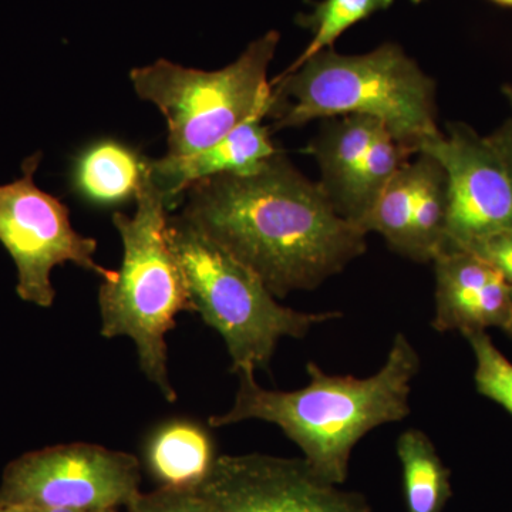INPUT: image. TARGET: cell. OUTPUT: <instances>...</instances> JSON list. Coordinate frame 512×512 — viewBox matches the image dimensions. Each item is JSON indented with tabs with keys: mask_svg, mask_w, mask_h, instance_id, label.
<instances>
[{
	"mask_svg": "<svg viewBox=\"0 0 512 512\" xmlns=\"http://www.w3.org/2000/svg\"><path fill=\"white\" fill-rule=\"evenodd\" d=\"M181 217L247 266L276 299L311 291L366 252L319 183L279 151L255 173L217 175L184 192Z\"/></svg>",
	"mask_w": 512,
	"mask_h": 512,
	"instance_id": "cell-1",
	"label": "cell"
},
{
	"mask_svg": "<svg viewBox=\"0 0 512 512\" xmlns=\"http://www.w3.org/2000/svg\"><path fill=\"white\" fill-rule=\"evenodd\" d=\"M420 369L419 352L397 332L386 362L369 377L329 375L308 362L309 383L281 392L259 386L255 370H239L234 404L208 424L214 429L249 420L274 424L322 480L342 485L357 443L377 427L399 423L412 413L410 394Z\"/></svg>",
	"mask_w": 512,
	"mask_h": 512,
	"instance_id": "cell-2",
	"label": "cell"
},
{
	"mask_svg": "<svg viewBox=\"0 0 512 512\" xmlns=\"http://www.w3.org/2000/svg\"><path fill=\"white\" fill-rule=\"evenodd\" d=\"M275 130L313 120L363 114L379 120L412 153L440 134L436 83L396 43L363 55H340L333 47L271 83Z\"/></svg>",
	"mask_w": 512,
	"mask_h": 512,
	"instance_id": "cell-3",
	"label": "cell"
},
{
	"mask_svg": "<svg viewBox=\"0 0 512 512\" xmlns=\"http://www.w3.org/2000/svg\"><path fill=\"white\" fill-rule=\"evenodd\" d=\"M133 215L116 212L113 224L123 244L116 281L99 289L100 333L128 338L136 346L138 366L167 402L177 400L168 372L167 336L181 312L192 311L180 262L167 238V195L150 170L136 195Z\"/></svg>",
	"mask_w": 512,
	"mask_h": 512,
	"instance_id": "cell-4",
	"label": "cell"
},
{
	"mask_svg": "<svg viewBox=\"0 0 512 512\" xmlns=\"http://www.w3.org/2000/svg\"><path fill=\"white\" fill-rule=\"evenodd\" d=\"M167 238L183 269L192 312L220 333L232 373L268 369L281 339L305 338L315 326L342 316L281 305L251 269L180 214L168 217Z\"/></svg>",
	"mask_w": 512,
	"mask_h": 512,
	"instance_id": "cell-5",
	"label": "cell"
},
{
	"mask_svg": "<svg viewBox=\"0 0 512 512\" xmlns=\"http://www.w3.org/2000/svg\"><path fill=\"white\" fill-rule=\"evenodd\" d=\"M279 39V33L271 30L252 42L234 63L215 72L188 69L165 59L131 70L137 96L153 103L167 121L165 157L194 156L255 113L266 111L269 116L274 93L268 69Z\"/></svg>",
	"mask_w": 512,
	"mask_h": 512,
	"instance_id": "cell-6",
	"label": "cell"
},
{
	"mask_svg": "<svg viewBox=\"0 0 512 512\" xmlns=\"http://www.w3.org/2000/svg\"><path fill=\"white\" fill-rule=\"evenodd\" d=\"M42 157L37 151L26 158L22 177L0 185V244L15 262L19 298L50 308L56 298L50 276L56 266L70 262L103 282L116 281L119 274L96 261V239L73 228L69 208L37 187L35 174Z\"/></svg>",
	"mask_w": 512,
	"mask_h": 512,
	"instance_id": "cell-7",
	"label": "cell"
},
{
	"mask_svg": "<svg viewBox=\"0 0 512 512\" xmlns=\"http://www.w3.org/2000/svg\"><path fill=\"white\" fill-rule=\"evenodd\" d=\"M136 456L97 444H59L10 461L0 483V504L114 510L140 494Z\"/></svg>",
	"mask_w": 512,
	"mask_h": 512,
	"instance_id": "cell-8",
	"label": "cell"
},
{
	"mask_svg": "<svg viewBox=\"0 0 512 512\" xmlns=\"http://www.w3.org/2000/svg\"><path fill=\"white\" fill-rule=\"evenodd\" d=\"M204 512H372L366 497L322 480L303 458L218 456L197 487Z\"/></svg>",
	"mask_w": 512,
	"mask_h": 512,
	"instance_id": "cell-9",
	"label": "cell"
},
{
	"mask_svg": "<svg viewBox=\"0 0 512 512\" xmlns=\"http://www.w3.org/2000/svg\"><path fill=\"white\" fill-rule=\"evenodd\" d=\"M417 153L436 158L446 173L444 248H466L485 235L512 228V171L490 137H481L467 124L450 123L446 134L424 141Z\"/></svg>",
	"mask_w": 512,
	"mask_h": 512,
	"instance_id": "cell-10",
	"label": "cell"
},
{
	"mask_svg": "<svg viewBox=\"0 0 512 512\" xmlns=\"http://www.w3.org/2000/svg\"><path fill=\"white\" fill-rule=\"evenodd\" d=\"M436 292L431 326L440 333L507 330L512 288L493 266L464 248H444L433 259Z\"/></svg>",
	"mask_w": 512,
	"mask_h": 512,
	"instance_id": "cell-11",
	"label": "cell"
},
{
	"mask_svg": "<svg viewBox=\"0 0 512 512\" xmlns=\"http://www.w3.org/2000/svg\"><path fill=\"white\" fill-rule=\"evenodd\" d=\"M265 117L266 111L255 113L217 144L194 156L148 160L151 178L167 195L170 207L198 181L217 175L252 174L276 156L279 150L272 143L269 127L262 123Z\"/></svg>",
	"mask_w": 512,
	"mask_h": 512,
	"instance_id": "cell-12",
	"label": "cell"
},
{
	"mask_svg": "<svg viewBox=\"0 0 512 512\" xmlns=\"http://www.w3.org/2000/svg\"><path fill=\"white\" fill-rule=\"evenodd\" d=\"M217 457L211 434L192 420L167 421L144 444L148 471L160 487H198L210 474Z\"/></svg>",
	"mask_w": 512,
	"mask_h": 512,
	"instance_id": "cell-13",
	"label": "cell"
},
{
	"mask_svg": "<svg viewBox=\"0 0 512 512\" xmlns=\"http://www.w3.org/2000/svg\"><path fill=\"white\" fill-rule=\"evenodd\" d=\"M148 171V160L119 141L92 144L77 157L73 187L84 200L116 205L136 197Z\"/></svg>",
	"mask_w": 512,
	"mask_h": 512,
	"instance_id": "cell-14",
	"label": "cell"
},
{
	"mask_svg": "<svg viewBox=\"0 0 512 512\" xmlns=\"http://www.w3.org/2000/svg\"><path fill=\"white\" fill-rule=\"evenodd\" d=\"M414 156L416 154L400 144L383 127L348 181L330 197V204L340 217L362 229L367 215L394 175Z\"/></svg>",
	"mask_w": 512,
	"mask_h": 512,
	"instance_id": "cell-15",
	"label": "cell"
},
{
	"mask_svg": "<svg viewBox=\"0 0 512 512\" xmlns=\"http://www.w3.org/2000/svg\"><path fill=\"white\" fill-rule=\"evenodd\" d=\"M383 127L379 120L363 114L333 117L303 150L318 163L319 185L328 200L348 181Z\"/></svg>",
	"mask_w": 512,
	"mask_h": 512,
	"instance_id": "cell-16",
	"label": "cell"
},
{
	"mask_svg": "<svg viewBox=\"0 0 512 512\" xmlns=\"http://www.w3.org/2000/svg\"><path fill=\"white\" fill-rule=\"evenodd\" d=\"M402 466L403 494L407 512H444L450 498V468L423 430L409 429L396 443Z\"/></svg>",
	"mask_w": 512,
	"mask_h": 512,
	"instance_id": "cell-17",
	"label": "cell"
},
{
	"mask_svg": "<svg viewBox=\"0 0 512 512\" xmlns=\"http://www.w3.org/2000/svg\"><path fill=\"white\" fill-rule=\"evenodd\" d=\"M419 187L414 205L412 241L407 258L414 262H433L447 241V177L436 158L417 153Z\"/></svg>",
	"mask_w": 512,
	"mask_h": 512,
	"instance_id": "cell-18",
	"label": "cell"
},
{
	"mask_svg": "<svg viewBox=\"0 0 512 512\" xmlns=\"http://www.w3.org/2000/svg\"><path fill=\"white\" fill-rule=\"evenodd\" d=\"M417 187L419 164L414 156L397 171L362 225L363 232L379 234L393 251L406 258L412 241Z\"/></svg>",
	"mask_w": 512,
	"mask_h": 512,
	"instance_id": "cell-19",
	"label": "cell"
},
{
	"mask_svg": "<svg viewBox=\"0 0 512 512\" xmlns=\"http://www.w3.org/2000/svg\"><path fill=\"white\" fill-rule=\"evenodd\" d=\"M394 0H322L309 15L299 16L298 23L311 30L312 40L301 56L284 73H291L306 60L335 45L346 30L377 12L387 10Z\"/></svg>",
	"mask_w": 512,
	"mask_h": 512,
	"instance_id": "cell-20",
	"label": "cell"
},
{
	"mask_svg": "<svg viewBox=\"0 0 512 512\" xmlns=\"http://www.w3.org/2000/svg\"><path fill=\"white\" fill-rule=\"evenodd\" d=\"M476 357L477 392L493 400L512 416V362L494 345L487 332L464 335Z\"/></svg>",
	"mask_w": 512,
	"mask_h": 512,
	"instance_id": "cell-21",
	"label": "cell"
},
{
	"mask_svg": "<svg viewBox=\"0 0 512 512\" xmlns=\"http://www.w3.org/2000/svg\"><path fill=\"white\" fill-rule=\"evenodd\" d=\"M127 512H204L197 487H160L151 493L137 494Z\"/></svg>",
	"mask_w": 512,
	"mask_h": 512,
	"instance_id": "cell-22",
	"label": "cell"
},
{
	"mask_svg": "<svg viewBox=\"0 0 512 512\" xmlns=\"http://www.w3.org/2000/svg\"><path fill=\"white\" fill-rule=\"evenodd\" d=\"M464 249L493 266L512 288V228L485 235Z\"/></svg>",
	"mask_w": 512,
	"mask_h": 512,
	"instance_id": "cell-23",
	"label": "cell"
},
{
	"mask_svg": "<svg viewBox=\"0 0 512 512\" xmlns=\"http://www.w3.org/2000/svg\"><path fill=\"white\" fill-rule=\"evenodd\" d=\"M490 140L493 141L494 146L500 151L505 163L508 164L512 171V120L507 121V123L498 128L493 136H490Z\"/></svg>",
	"mask_w": 512,
	"mask_h": 512,
	"instance_id": "cell-24",
	"label": "cell"
},
{
	"mask_svg": "<svg viewBox=\"0 0 512 512\" xmlns=\"http://www.w3.org/2000/svg\"><path fill=\"white\" fill-rule=\"evenodd\" d=\"M36 512H89L67 507H32Z\"/></svg>",
	"mask_w": 512,
	"mask_h": 512,
	"instance_id": "cell-25",
	"label": "cell"
},
{
	"mask_svg": "<svg viewBox=\"0 0 512 512\" xmlns=\"http://www.w3.org/2000/svg\"><path fill=\"white\" fill-rule=\"evenodd\" d=\"M503 93L505 99H507L508 103H510L512 109V84H505V86L503 87Z\"/></svg>",
	"mask_w": 512,
	"mask_h": 512,
	"instance_id": "cell-26",
	"label": "cell"
},
{
	"mask_svg": "<svg viewBox=\"0 0 512 512\" xmlns=\"http://www.w3.org/2000/svg\"><path fill=\"white\" fill-rule=\"evenodd\" d=\"M0 512H18V510H16V507H12V505L0 504Z\"/></svg>",
	"mask_w": 512,
	"mask_h": 512,
	"instance_id": "cell-27",
	"label": "cell"
},
{
	"mask_svg": "<svg viewBox=\"0 0 512 512\" xmlns=\"http://www.w3.org/2000/svg\"><path fill=\"white\" fill-rule=\"evenodd\" d=\"M493 2L501 6H507V8H512V0H493Z\"/></svg>",
	"mask_w": 512,
	"mask_h": 512,
	"instance_id": "cell-28",
	"label": "cell"
},
{
	"mask_svg": "<svg viewBox=\"0 0 512 512\" xmlns=\"http://www.w3.org/2000/svg\"><path fill=\"white\" fill-rule=\"evenodd\" d=\"M12 507H15V505H12ZM16 510L18 512H36L32 507H16Z\"/></svg>",
	"mask_w": 512,
	"mask_h": 512,
	"instance_id": "cell-29",
	"label": "cell"
},
{
	"mask_svg": "<svg viewBox=\"0 0 512 512\" xmlns=\"http://www.w3.org/2000/svg\"><path fill=\"white\" fill-rule=\"evenodd\" d=\"M505 333H507V335L511 336V338H512V316H511L510 325H508V328H507V330H505Z\"/></svg>",
	"mask_w": 512,
	"mask_h": 512,
	"instance_id": "cell-30",
	"label": "cell"
},
{
	"mask_svg": "<svg viewBox=\"0 0 512 512\" xmlns=\"http://www.w3.org/2000/svg\"><path fill=\"white\" fill-rule=\"evenodd\" d=\"M413 3H416V5H419V3L423 2V0H412Z\"/></svg>",
	"mask_w": 512,
	"mask_h": 512,
	"instance_id": "cell-31",
	"label": "cell"
},
{
	"mask_svg": "<svg viewBox=\"0 0 512 512\" xmlns=\"http://www.w3.org/2000/svg\"><path fill=\"white\" fill-rule=\"evenodd\" d=\"M101 512H119L116 510V508H114V510H106V511H101Z\"/></svg>",
	"mask_w": 512,
	"mask_h": 512,
	"instance_id": "cell-32",
	"label": "cell"
}]
</instances>
